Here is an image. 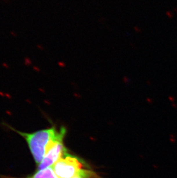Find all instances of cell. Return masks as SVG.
I'll use <instances>...</instances> for the list:
<instances>
[{
	"mask_svg": "<svg viewBox=\"0 0 177 178\" xmlns=\"http://www.w3.org/2000/svg\"><path fill=\"white\" fill-rule=\"evenodd\" d=\"M53 166L59 178H101L84 160L67 152Z\"/></svg>",
	"mask_w": 177,
	"mask_h": 178,
	"instance_id": "6da1fadb",
	"label": "cell"
},
{
	"mask_svg": "<svg viewBox=\"0 0 177 178\" xmlns=\"http://www.w3.org/2000/svg\"></svg>",
	"mask_w": 177,
	"mask_h": 178,
	"instance_id": "5b68a950",
	"label": "cell"
},
{
	"mask_svg": "<svg viewBox=\"0 0 177 178\" xmlns=\"http://www.w3.org/2000/svg\"><path fill=\"white\" fill-rule=\"evenodd\" d=\"M1 178H59L55 173L53 168H47L44 170H39L31 176L26 178H15L7 176H1Z\"/></svg>",
	"mask_w": 177,
	"mask_h": 178,
	"instance_id": "277c9868",
	"label": "cell"
},
{
	"mask_svg": "<svg viewBox=\"0 0 177 178\" xmlns=\"http://www.w3.org/2000/svg\"><path fill=\"white\" fill-rule=\"evenodd\" d=\"M14 130L26 140L32 156L37 165L44 159L46 149L49 143L62 134L66 133V130L64 127H61L59 130H58L54 127L38 130L32 133H24L16 130Z\"/></svg>",
	"mask_w": 177,
	"mask_h": 178,
	"instance_id": "7a4b0ae2",
	"label": "cell"
},
{
	"mask_svg": "<svg viewBox=\"0 0 177 178\" xmlns=\"http://www.w3.org/2000/svg\"><path fill=\"white\" fill-rule=\"evenodd\" d=\"M65 134L66 133L62 134L49 143L46 149L44 159L37 165V171L44 170L52 165H53L67 152V149L63 143Z\"/></svg>",
	"mask_w": 177,
	"mask_h": 178,
	"instance_id": "3957f363",
	"label": "cell"
}]
</instances>
